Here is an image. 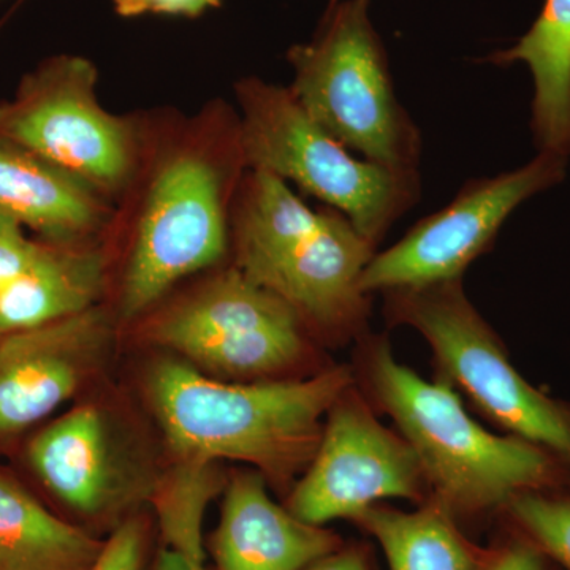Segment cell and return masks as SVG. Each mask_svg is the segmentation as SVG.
<instances>
[{"label":"cell","mask_w":570,"mask_h":570,"mask_svg":"<svg viewBox=\"0 0 570 570\" xmlns=\"http://www.w3.org/2000/svg\"><path fill=\"white\" fill-rule=\"evenodd\" d=\"M154 570H206L205 566H195L179 551L171 549L160 550Z\"/></svg>","instance_id":"cell-27"},{"label":"cell","mask_w":570,"mask_h":570,"mask_svg":"<svg viewBox=\"0 0 570 570\" xmlns=\"http://www.w3.org/2000/svg\"><path fill=\"white\" fill-rule=\"evenodd\" d=\"M568 157L540 151L532 163L471 179L441 212L419 220L396 245L376 253L360 277L366 295L463 279L494 245L502 224L532 195L562 181Z\"/></svg>","instance_id":"cell-10"},{"label":"cell","mask_w":570,"mask_h":570,"mask_svg":"<svg viewBox=\"0 0 570 570\" xmlns=\"http://www.w3.org/2000/svg\"><path fill=\"white\" fill-rule=\"evenodd\" d=\"M336 2H337V0H332V3H336Z\"/></svg>","instance_id":"cell-28"},{"label":"cell","mask_w":570,"mask_h":570,"mask_svg":"<svg viewBox=\"0 0 570 570\" xmlns=\"http://www.w3.org/2000/svg\"><path fill=\"white\" fill-rule=\"evenodd\" d=\"M238 145L250 170L292 181L343 213L374 245L420 200L419 170L356 159L314 121L288 88L249 78L238 86Z\"/></svg>","instance_id":"cell-4"},{"label":"cell","mask_w":570,"mask_h":570,"mask_svg":"<svg viewBox=\"0 0 570 570\" xmlns=\"http://www.w3.org/2000/svg\"><path fill=\"white\" fill-rule=\"evenodd\" d=\"M146 553V528L138 519L122 521L107 540L97 560L86 570H141Z\"/></svg>","instance_id":"cell-23"},{"label":"cell","mask_w":570,"mask_h":570,"mask_svg":"<svg viewBox=\"0 0 570 570\" xmlns=\"http://www.w3.org/2000/svg\"><path fill=\"white\" fill-rule=\"evenodd\" d=\"M2 336H3V333H2V332H0V337H2Z\"/></svg>","instance_id":"cell-29"},{"label":"cell","mask_w":570,"mask_h":570,"mask_svg":"<svg viewBox=\"0 0 570 570\" xmlns=\"http://www.w3.org/2000/svg\"><path fill=\"white\" fill-rule=\"evenodd\" d=\"M354 374L367 401L389 415L414 452L431 498L469 532L498 520L523 493H570V466L550 450L494 434L468 414L452 385L430 382L397 362L385 335L358 340Z\"/></svg>","instance_id":"cell-1"},{"label":"cell","mask_w":570,"mask_h":570,"mask_svg":"<svg viewBox=\"0 0 570 570\" xmlns=\"http://www.w3.org/2000/svg\"><path fill=\"white\" fill-rule=\"evenodd\" d=\"M258 471L236 472L224 489L223 509L209 550L216 570H302L346 540L325 527L296 519L269 497Z\"/></svg>","instance_id":"cell-13"},{"label":"cell","mask_w":570,"mask_h":570,"mask_svg":"<svg viewBox=\"0 0 570 570\" xmlns=\"http://www.w3.org/2000/svg\"><path fill=\"white\" fill-rule=\"evenodd\" d=\"M223 175L202 154L171 157L154 179L129 266L121 317L148 311L183 277L217 264L227 250Z\"/></svg>","instance_id":"cell-11"},{"label":"cell","mask_w":570,"mask_h":570,"mask_svg":"<svg viewBox=\"0 0 570 570\" xmlns=\"http://www.w3.org/2000/svg\"><path fill=\"white\" fill-rule=\"evenodd\" d=\"M385 317L425 337L442 381L505 434L550 450L570 466V404L532 387L464 294L463 279L385 292Z\"/></svg>","instance_id":"cell-6"},{"label":"cell","mask_w":570,"mask_h":570,"mask_svg":"<svg viewBox=\"0 0 570 570\" xmlns=\"http://www.w3.org/2000/svg\"><path fill=\"white\" fill-rule=\"evenodd\" d=\"M498 521L519 531L561 570H570V493L539 491L519 494Z\"/></svg>","instance_id":"cell-21"},{"label":"cell","mask_w":570,"mask_h":570,"mask_svg":"<svg viewBox=\"0 0 570 570\" xmlns=\"http://www.w3.org/2000/svg\"><path fill=\"white\" fill-rule=\"evenodd\" d=\"M291 89L314 121L370 163L419 170L422 134L400 104L370 0L330 3L309 43L288 51Z\"/></svg>","instance_id":"cell-5"},{"label":"cell","mask_w":570,"mask_h":570,"mask_svg":"<svg viewBox=\"0 0 570 570\" xmlns=\"http://www.w3.org/2000/svg\"><path fill=\"white\" fill-rule=\"evenodd\" d=\"M102 547L0 472V570H86Z\"/></svg>","instance_id":"cell-19"},{"label":"cell","mask_w":570,"mask_h":570,"mask_svg":"<svg viewBox=\"0 0 570 570\" xmlns=\"http://www.w3.org/2000/svg\"><path fill=\"white\" fill-rule=\"evenodd\" d=\"M28 460L41 483L80 515L119 509L134 491L108 420L91 404L71 409L36 434Z\"/></svg>","instance_id":"cell-14"},{"label":"cell","mask_w":570,"mask_h":570,"mask_svg":"<svg viewBox=\"0 0 570 570\" xmlns=\"http://www.w3.org/2000/svg\"><path fill=\"white\" fill-rule=\"evenodd\" d=\"M94 187L17 142L0 138V214L47 242L75 245L102 225Z\"/></svg>","instance_id":"cell-15"},{"label":"cell","mask_w":570,"mask_h":570,"mask_svg":"<svg viewBox=\"0 0 570 570\" xmlns=\"http://www.w3.org/2000/svg\"><path fill=\"white\" fill-rule=\"evenodd\" d=\"M110 318L99 307L0 337V444L55 414L104 366Z\"/></svg>","instance_id":"cell-12"},{"label":"cell","mask_w":570,"mask_h":570,"mask_svg":"<svg viewBox=\"0 0 570 570\" xmlns=\"http://www.w3.org/2000/svg\"><path fill=\"white\" fill-rule=\"evenodd\" d=\"M431 498L417 453L377 419L358 385L337 397L309 466L288 491L285 508L305 523L354 521L385 499L420 505Z\"/></svg>","instance_id":"cell-9"},{"label":"cell","mask_w":570,"mask_h":570,"mask_svg":"<svg viewBox=\"0 0 570 570\" xmlns=\"http://www.w3.org/2000/svg\"><path fill=\"white\" fill-rule=\"evenodd\" d=\"M354 384V367L344 365L305 377L230 382L165 358L149 370L146 395L179 461H242L284 490L309 466L326 414Z\"/></svg>","instance_id":"cell-2"},{"label":"cell","mask_w":570,"mask_h":570,"mask_svg":"<svg viewBox=\"0 0 570 570\" xmlns=\"http://www.w3.org/2000/svg\"><path fill=\"white\" fill-rule=\"evenodd\" d=\"M352 524L376 540L389 570H479L489 554L434 499L414 510L379 502Z\"/></svg>","instance_id":"cell-17"},{"label":"cell","mask_w":570,"mask_h":570,"mask_svg":"<svg viewBox=\"0 0 570 570\" xmlns=\"http://www.w3.org/2000/svg\"><path fill=\"white\" fill-rule=\"evenodd\" d=\"M97 70L88 59L61 56L24 78L0 104V138L17 142L69 171L97 193H115L132 178V126L105 110L96 96Z\"/></svg>","instance_id":"cell-8"},{"label":"cell","mask_w":570,"mask_h":570,"mask_svg":"<svg viewBox=\"0 0 570 570\" xmlns=\"http://www.w3.org/2000/svg\"><path fill=\"white\" fill-rule=\"evenodd\" d=\"M37 247L22 225L0 214V291L29 265Z\"/></svg>","instance_id":"cell-24"},{"label":"cell","mask_w":570,"mask_h":570,"mask_svg":"<svg viewBox=\"0 0 570 570\" xmlns=\"http://www.w3.org/2000/svg\"><path fill=\"white\" fill-rule=\"evenodd\" d=\"M234 232L235 268L279 296L307 328L335 341L366 335L371 295L360 277L377 245L343 213L309 208L283 179L250 170Z\"/></svg>","instance_id":"cell-3"},{"label":"cell","mask_w":570,"mask_h":570,"mask_svg":"<svg viewBox=\"0 0 570 570\" xmlns=\"http://www.w3.org/2000/svg\"><path fill=\"white\" fill-rule=\"evenodd\" d=\"M223 0H112L122 17L145 13L181 14L200 17L206 10L219 7Z\"/></svg>","instance_id":"cell-25"},{"label":"cell","mask_w":570,"mask_h":570,"mask_svg":"<svg viewBox=\"0 0 570 570\" xmlns=\"http://www.w3.org/2000/svg\"><path fill=\"white\" fill-rule=\"evenodd\" d=\"M494 66L523 62L534 80L531 129L540 151L570 156V0H546L515 47L489 56Z\"/></svg>","instance_id":"cell-18"},{"label":"cell","mask_w":570,"mask_h":570,"mask_svg":"<svg viewBox=\"0 0 570 570\" xmlns=\"http://www.w3.org/2000/svg\"><path fill=\"white\" fill-rule=\"evenodd\" d=\"M146 336L206 376L230 382L288 379L313 354L303 318L236 268L165 309Z\"/></svg>","instance_id":"cell-7"},{"label":"cell","mask_w":570,"mask_h":570,"mask_svg":"<svg viewBox=\"0 0 570 570\" xmlns=\"http://www.w3.org/2000/svg\"><path fill=\"white\" fill-rule=\"evenodd\" d=\"M302 570H379V568L373 546L365 540H351Z\"/></svg>","instance_id":"cell-26"},{"label":"cell","mask_w":570,"mask_h":570,"mask_svg":"<svg viewBox=\"0 0 570 570\" xmlns=\"http://www.w3.org/2000/svg\"><path fill=\"white\" fill-rule=\"evenodd\" d=\"M97 250L39 243L29 265L0 291V332H20L91 309L104 287Z\"/></svg>","instance_id":"cell-16"},{"label":"cell","mask_w":570,"mask_h":570,"mask_svg":"<svg viewBox=\"0 0 570 570\" xmlns=\"http://www.w3.org/2000/svg\"><path fill=\"white\" fill-rule=\"evenodd\" d=\"M497 535L489 543V554L479 570H561L539 547L519 531L498 521Z\"/></svg>","instance_id":"cell-22"},{"label":"cell","mask_w":570,"mask_h":570,"mask_svg":"<svg viewBox=\"0 0 570 570\" xmlns=\"http://www.w3.org/2000/svg\"><path fill=\"white\" fill-rule=\"evenodd\" d=\"M224 489L214 463L179 461L163 485L153 491L165 543L195 566H205L202 528L206 509Z\"/></svg>","instance_id":"cell-20"}]
</instances>
